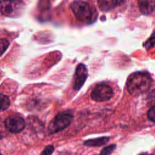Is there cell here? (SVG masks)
Instances as JSON below:
<instances>
[{
  "label": "cell",
  "instance_id": "obj_1",
  "mask_svg": "<svg viewBox=\"0 0 155 155\" xmlns=\"http://www.w3.org/2000/svg\"><path fill=\"white\" fill-rule=\"evenodd\" d=\"M151 82V78L148 74L144 72H136L128 78L127 90L131 96H138L149 90Z\"/></svg>",
  "mask_w": 155,
  "mask_h": 155
},
{
  "label": "cell",
  "instance_id": "obj_2",
  "mask_svg": "<svg viewBox=\"0 0 155 155\" xmlns=\"http://www.w3.org/2000/svg\"><path fill=\"white\" fill-rule=\"evenodd\" d=\"M73 117V113L70 110L59 113L50 122L48 127V133L52 134L65 129L71 123Z\"/></svg>",
  "mask_w": 155,
  "mask_h": 155
},
{
  "label": "cell",
  "instance_id": "obj_3",
  "mask_svg": "<svg viewBox=\"0 0 155 155\" xmlns=\"http://www.w3.org/2000/svg\"><path fill=\"white\" fill-rule=\"evenodd\" d=\"M71 8L79 21L82 22L91 21L93 12L88 2L82 0H76L71 4Z\"/></svg>",
  "mask_w": 155,
  "mask_h": 155
},
{
  "label": "cell",
  "instance_id": "obj_4",
  "mask_svg": "<svg viewBox=\"0 0 155 155\" xmlns=\"http://www.w3.org/2000/svg\"><path fill=\"white\" fill-rule=\"evenodd\" d=\"M25 4L21 0H4L1 4V13L7 17L15 18L21 15Z\"/></svg>",
  "mask_w": 155,
  "mask_h": 155
},
{
  "label": "cell",
  "instance_id": "obj_5",
  "mask_svg": "<svg viewBox=\"0 0 155 155\" xmlns=\"http://www.w3.org/2000/svg\"><path fill=\"white\" fill-rule=\"evenodd\" d=\"M113 94V90L110 85L105 84H99L96 85L93 89L91 97L93 101L96 102H104L110 99Z\"/></svg>",
  "mask_w": 155,
  "mask_h": 155
},
{
  "label": "cell",
  "instance_id": "obj_6",
  "mask_svg": "<svg viewBox=\"0 0 155 155\" xmlns=\"http://www.w3.org/2000/svg\"><path fill=\"white\" fill-rule=\"evenodd\" d=\"M6 129L11 133H18L22 131L25 127V122L23 117L18 114L8 116L4 122Z\"/></svg>",
  "mask_w": 155,
  "mask_h": 155
},
{
  "label": "cell",
  "instance_id": "obj_7",
  "mask_svg": "<svg viewBox=\"0 0 155 155\" xmlns=\"http://www.w3.org/2000/svg\"><path fill=\"white\" fill-rule=\"evenodd\" d=\"M88 76V71L85 65L80 64L78 65L76 70L74 80L73 83V88L75 90H79L83 86Z\"/></svg>",
  "mask_w": 155,
  "mask_h": 155
},
{
  "label": "cell",
  "instance_id": "obj_8",
  "mask_svg": "<svg viewBox=\"0 0 155 155\" xmlns=\"http://www.w3.org/2000/svg\"><path fill=\"white\" fill-rule=\"evenodd\" d=\"M138 4L141 12L145 15L150 14L155 10V0H139Z\"/></svg>",
  "mask_w": 155,
  "mask_h": 155
},
{
  "label": "cell",
  "instance_id": "obj_9",
  "mask_svg": "<svg viewBox=\"0 0 155 155\" xmlns=\"http://www.w3.org/2000/svg\"><path fill=\"white\" fill-rule=\"evenodd\" d=\"M122 2L123 0H97L100 10L104 12H108L113 9Z\"/></svg>",
  "mask_w": 155,
  "mask_h": 155
},
{
  "label": "cell",
  "instance_id": "obj_10",
  "mask_svg": "<svg viewBox=\"0 0 155 155\" xmlns=\"http://www.w3.org/2000/svg\"><path fill=\"white\" fill-rule=\"evenodd\" d=\"M110 139L108 136H103L100 137H97L94 139H90L86 140L84 142V145L87 147H101L106 144Z\"/></svg>",
  "mask_w": 155,
  "mask_h": 155
},
{
  "label": "cell",
  "instance_id": "obj_11",
  "mask_svg": "<svg viewBox=\"0 0 155 155\" xmlns=\"http://www.w3.org/2000/svg\"><path fill=\"white\" fill-rule=\"evenodd\" d=\"M10 101L8 96L0 93V111H4L8 108Z\"/></svg>",
  "mask_w": 155,
  "mask_h": 155
},
{
  "label": "cell",
  "instance_id": "obj_12",
  "mask_svg": "<svg viewBox=\"0 0 155 155\" xmlns=\"http://www.w3.org/2000/svg\"><path fill=\"white\" fill-rule=\"evenodd\" d=\"M116 145L115 144H111L104 147L101 151L99 155H110L115 150Z\"/></svg>",
  "mask_w": 155,
  "mask_h": 155
},
{
  "label": "cell",
  "instance_id": "obj_13",
  "mask_svg": "<svg viewBox=\"0 0 155 155\" xmlns=\"http://www.w3.org/2000/svg\"><path fill=\"white\" fill-rule=\"evenodd\" d=\"M9 42L6 39H0V56H2L9 46Z\"/></svg>",
  "mask_w": 155,
  "mask_h": 155
},
{
  "label": "cell",
  "instance_id": "obj_14",
  "mask_svg": "<svg viewBox=\"0 0 155 155\" xmlns=\"http://www.w3.org/2000/svg\"><path fill=\"white\" fill-rule=\"evenodd\" d=\"M155 45V32H154L151 37L145 42L143 44V46L146 48V49H150L153 46Z\"/></svg>",
  "mask_w": 155,
  "mask_h": 155
},
{
  "label": "cell",
  "instance_id": "obj_15",
  "mask_svg": "<svg viewBox=\"0 0 155 155\" xmlns=\"http://www.w3.org/2000/svg\"><path fill=\"white\" fill-rule=\"evenodd\" d=\"M147 117L150 121L155 122V105L151 107L148 111Z\"/></svg>",
  "mask_w": 155,
  "mask_h": 155
},
{
  "label": "cell",
  "instance_id": "obj_16",
  "mask_svg": "<svg viewBox=\"0 0 155 155\" xmlns=\"http://www.w3.org/2000/svg\"><path fill=\"white\" fill-rule=\"evenodd\" d=\"M54 150V147L51 145H47L42 151V152L41 153L40 155H51Z\"/></svg>",
  "mask_w": 155,
  "mask_h": 155
},
{
  "label": "cell",
  "instance_id": "obj_17",
  "mask_svg": "<svg viewBox=\"0 0 155 155\" xmlns=\"http://www.w3.org/2000/svg\"><path fill=\"white\" fill-rule=\"evenodd\" d=\"M148 100L153 104H155V90L151 91L148 95Z\"/></svg>",
  "mask_w": 155,
  "mask_h": 155
},
{
  "label": "cell",
  "instance_id": "obj_18",
  "mask_svg": "<svg viewBox=\"0 0 155 155\" xmlns=\"http://www.w3.org/2000/svg\"><path fill=\"white\" fill-rule=\"evenodd\" d=\"M2 138H3V137L2 136V135H1V134H0V140L2 139Z\"/></svg>",
  "mask_w": 155,
  "mask_h": 155
},
{
  "label": "cell",
  "instance_id": "obj_19",
  "mask_svg": "<svg viewBox=\"0 0 155 155\" xmlns=\"http://www.w3.org/2000/svg\"><path fill=\"white\" fill-rule=\"evenodd\" d=\"M139 155H145L144 154H139Z\"/></svg>",
  "mask_w": 155,
  "mask_h": 155
},
{
  "label": "cell",
  "instance_id": "obj_20",
  "mask_svg": "<svg viewBox=\"0 0 155 155\" xmlns=\"http://www.w3.org/2000/svg\"><path fill=\"white\" fill-rule=\"evenodd\" d=\"M0 155H2V154L1 153V152H0Z\"/></svg>",
  "mask_w": 155,
  "mask_h": 155
},
{
  "label": "cell",
  "instance_id": "obj_21",
  "mask_svg": "<svg viewBox=\"0 0 155 155\" xmlns=\"http://www.w3.org/2000/svg\"><path fill=\"white\" fill-rule=\"evenodd\" d=\"M1 0H0V4H1Z\"/></svg>",
  "mask_w": 155,
  "mask_h": 155
},
{
  "label": "cell",
  "instance_id": "obj_22",
  "mask_svg": "<svg viewBox=\"0 0 155 155\" xmlns=\"http://www.w3.org/2000/svg\"><path fill=\"white\" fill-rule=\"evenodd\" d=\"M150 155H153V154H150Z\"/></svg>",
  "mask_w": 155,
  "mask_h": 155
}]
</instances>
